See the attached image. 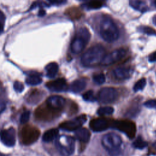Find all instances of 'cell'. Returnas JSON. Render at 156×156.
I'll return each instance as SVG.
<instances>
[{
  "mask_svg": "<svg viewBox=\"0 0 156 156\" xmlns=\"http://www.w3.org/2000/svg\"><path fill=\"white\" fill-rule=\"evenodd\" d=\"M105 55V48L99 44L93 46L87 49L81 57V63L86 67L94 66L101 63Z\"/></svg>",
  "mask_w": 156,
  "mask_h": 156,
  "instance_id": "6da1fadb",
  "label": "cell"
},
{
  "mask_svg": "<svg viewBox=\"0 0 156 156\" xmlns=\"http://www.w3.org/2000/svg\"><path fill=\"white\" fill-rule=\"evenodd\" d=\"M99 34L102 39L108 43L118 40L119 32L113 21L108 17L103 18L99 24Z\"/></svg>",
  "mask_w": 156,
  "mask_h": 156,
  "instance_id": "7a4b0ae2",
  "label": "cell"
},
{
  "mask_svg": "<svg viewBox=\"0 0 156 156\" xmlns=\"http://www.w3.org/2000/svg\"><path fill=\"white\" fill-rule=\"evenodd\" d=\"M90 33L86 27H81L77 32L71 41V49L73 54L81 52L90 39Z\"/></svg>",
  "mask_w": 156,
  "mask_h": 156,
  "instance_id": "3957f363",
  "label": "cell"
},
{
  "mask_svg": "<svg viewBox=\"0 0 156 156\" xmlns=\"http://www.w3.org/2000/svg\"><path fill=\"white\" fill-rule=\"evenodd\" d=\"M55 146L62 156H70L74 151L75 140L70 136L63 135L57 138Z\"/></svg>",
  "mask_w": 156,
  "mask_h": 156,
  "instance_id": "277c9868",
  "label": "cell"
},
{
  "mask_svg": "<svg viewBox=\"0 0 156 156\" xmlns=\"http://www.w3.org/2000/svg\"><path fill=\"white\" fill-rule=\"evenodd\" d=\"M103 147L107 150L110 154L115 155L118 152L121 144L122 139L119 135L115 133H108L104 135L101 140Z\"/></svg>",
  "mask_w": 156,
  "mask_h": 156,
  "instance_id": "5b68a950",
  "label": "cell"
},
{
  "mask_svg": "<svg viewBox=\"0 0 156 156\" xmlns=\"http://www.w3.org/2000/svg\"><path fill=\"white\" fill-rule=\"evenodd\" d=\"M98 98L102 104H111L118 99V93L112 87H105L99 91Z\"/></svg>",
  "mask_w": 156,
  "mask_h": 156,
  "instance_id": "8992f818",
  "label": "cell"
},
{
  "mask_svg": "<svg viewBox=\"0 0 156 156\" xmlns=\"http://www.w3.org/2000/svg\"><path fill=\"white\" fill-rule=\"evenodd\" d=\"M113 127L122 132L128 137L132 138L135 136L136 132L135 124L130 121L120 120L116 121L113 123Z\"/></svg>",
  "mask_w": 156,
  "mask_h": 156,
  "instance_id": "52a82bcc",
  "label": "cell"
},
{
  "mask_svg": "<svg viewBox=\"0 0 156 156\" xmlns=\"http://www.w3.org/2000/svg\"><path fill=\"white\" fill-rule=\"evenodd\" d=\"M86 121L87 116L85 115H82L73 119L62 122L60 124V127L66 131H76L80 129Z\"/></svg>",
  "mask_w": 156,
  "mask_h": 156,
  "instance_id": "ba28073f",
  "label": "cell"
},
{
  "mask_svg": "<svg viewBox=\"0 0 156 156\" xmlns=\"http://www.w3.org/2000/svg\"><path fill=\"white\" fill-rule=\"evenodd\" d=\"M126 54V51L124 49H117L109 54L105 55L101 62L104 66L112 65L121 60Z\"/></svg>",
  "mask_w": 156,
  "mask_h": 156,
  "instance_id": "9c48e42d",
  "label": "cell"
},
{
  "mask_svg": "<svg viewBox=\"0 0 156 156\" xmlns=\"http://www.w3.org/2000/svg\"><path fill=\"white\" fill-rule=\"evenodd\" d=\"M40 135V131L33 127L26 126L21 131V136L24 143L30 144L37 140Z\"/></svg>",
  "mask_w": 156,
  "mask_h": 156,
  "instance_id": "30bf717a",
  "label": "cell"
},
{
  "mask_svg": "<svg viewBox=\"0 0 156 156\" xmlns=\"http://www.w3.org/2000/svg\"><path fill=\"white\" fill-rule=\"evenodd\" d=\"M1 141L7 146L12 147L15 144V130L13 127L0 131Z\"/></svg>",
  "mask_w": 156,
  "mask_h": 156,
  "instance_id": "8fae6325",
  "label": "cell"
},
{
  "mask_svg": "<svg viewBox=\"0 0 156 156\" xmlns=\"http://www.w3.org/2000/svg\"><path fill=\"white\" fill-rule=\"evenodd\" d=\"M46 104L51 110H60L65 104V99L61 96H51L47 99Z\"/></svg>",
  "mask_w": 156,
  "mask_h": 156,
  "instance_id": "7c38bea8",
  "label": "cell"
},
{
  "mask_svg": "<svg viewBox=\"0 0 156 156\" xmlns=\"http://www.w3.org/2000/svg\"><path fill=\"white\" fill-rule=\"evenodd\" d=\"M133 72V68L129 66H120L115 69L112 72V74L116 79L126 80L132 76Z\"/></svg>",
  "mask_w": 156,
  "mask_h": 156,
  "instance_id": "4fadbf2b",
  "label": "cell"
},
{
  "mask_svg": "<svg viewBox=\"0 0 156 156\" xmlns=\"http://www.w3.org/2000/svg\"><path fill=\"white\" fill-rule=\"evenodd\" d=\"M46 86L50 90L55 92L63 91L67 89L66 82L63 78H59L56 80L48 82L46 84Z\"/></svg>",
  "mask_w": 156,
  "mask_h": 156,
  "instance_id": "5bb4252c",
  "label": "cell"
},
{
  "mask_svg": "<svg viewBox=\"0 0 156 156\" xmlns=\"http://www.w3.org/2000/svg\"><path fill=\"white\" fill-rule=\"evenodd\" d=\"M109 126L108 122L104 118H96L90 122V127L94 132H102L106 130Z\"/></svg>",
  "mask_w": 156,
  "mask_h": 156,
  "instance_id": "9a60e30c",
  "label": "cell"
},
{
  "mask_svg": "<svg viewBox=\"0 0 156 156\" xmlns=\"http://www.w3.org/2000/svg\"><path fill=\"white\" fill-rule=\"evenodd\" d=\"M90 136L91 134L90 131L86 128L80 127L75 132L76 138L81 142H88L90 138Z\"/></svg>",
  "mask_w": 156,
  "mask_h": 156,
  "instance_id": "2e32d148",
  "label": "cell"
},
{
  "mask_svg": "<svg viewBox=\"0 0 156 156\" xmlns=\"http://www.w3.org/2000/svg\"><path fill=\"white\" fill-rule=\"evenodd\" d=\"M87 85V82L84 79H79L74 80L70 86V90L73 93H79L83 91Z\"/></svg>",
  "mask_w": 156,
  "mask_h": 156,
  "instance_id": "e0dca14e",
  "label": "cell"
},
{
  "mask_svg": "<svg viewBox=\"0 0 156 156\" xmlns=\"http://www.w3.org/2000/svg\"><path fill=\"white\" fill-rule=\"evenodd\" d=\"M45 69L46 71V76L49 78H54L57 74L58 66L57 63L51 62L46 65Z\"/></svg>",
  "mask_w": 156,
  "mask_h": 156,
  "instance_id": "ac0fdd59",
  "label": "cell"
},
{
  "mask_svg": "<svg viewBox=\"0 0 156 156\" xmlns=\"http://www.w3.org/2000/svg\"><path fill=\"white\" fill-rule=\"evenodd\" d=\"M58 134V130L57 129H51L44 132L43 135L42 140L44 142L52 141L57 137Z\"/></svg>",
  "mask_w": 156,
  "mask_h": 156,
  "instance_id": "d6986e66",
  "label": "cell"
},
{
  "mask_svg": "<svg viewBox=\"0 0 156 156\" xmlns=\"http://www.w3.org/2000/svg\"><path fill=\"white\" fill-rule=\"evenodd\" d=\"M129 4L133 9L141 12H144L147 10V6L146 5V4L143 1L135 0L130 1Z\"/></svg>",
  "mask_w": 156,
  "mask_h": 156,
  "instance_id": "ffe728a7",
  "label": "cell"
},
{
  "mask_svg": "<svg viewBox=\"0 0 156 156\" xmlns=\"http://www.w3.org/2000/svg\"><path fill=\"white\" fill-rule=\"evenodd\" d=\"M42 82L41 78L37 74H32L27 77L26 82L29 85H37Z\"/></svg>",
  "mask_w": 156,
  "mask_h": 156,
  "instance_id": "44dd1931",
  "label": "cell"
},
{
  "mask_svg": "<svg viewBox=\"0 0 156 156\" xmlns=\"http://www.w3.org/2000/svg\"><path fill=\"white\" fill-rule=\"evenodd\" d=\"M114 112V109L112 107L107 106V107H100L97 113L100 116H104V115H112Z\"/></svg>",
  "mask_w": 156,
  "mask_h": 156,
  "instance_id": "7402d4cb",
  "label": "cell"
},
{
  "mask_svg": "<svg viewBox=\"0 0 156 156\" xmlns=\"http://www.w3.org/2000/svg\"><path fill=\"white\" fill-rule=\"evenodd\" d=\"M133 146L137 149H143L147 146V143L143 140L141 137L136 138L133 143Z\"/></svg>",
  "mask_w": 156,
  "mask_h": 156,
  "instance_id": "603a6c76",
  "label": "cell"
},
{
  "mask_svg": "<svg viewBox=\"0 0 156 156\" xmlns=\"http://www.w3.org/2000/svg\"><path fill=\"white\" fill-rule=\"evenodd\" d=\"M146 84V79L144 78H142L136 82V83L133 86V90L136 92L142 90L144 88Z\"/></svg>",
  "mask_w": 156,
  "mask_h": 156,
  "instance_id": "cb8c5ba5",
  "label": "cell"
},
{
  "mask_svg": "<svg viewBox=\"0 0 156 156\" xmlns=\"http://www.w3.org/2000/svg\"><path fill=\"white\" fill-rule=\"evenodd\" d=\"M93 81L94 83H96L98 85H102L103 84L105 81V77L104 74L99 73L93 76Z\"/></svg>",
  "mask_w": 156,
  "mask_h": 156,
  "instance_id": "d4e9b609",
  "label": "cell"
},
{
  "mask_svg": "<svg viewBox=\"0 0 156 156\" xmlns=\"http://www.w3.org/2000/svg\"><path fill=\"white\" fill-rule=\"evenodd\" d=\"M83 98L87 101H95V97L94 96L93 91L92 90H88L83 94Z\"/></svg>",
  "mask_w": 156,
  "mask_h": 156,
  "instance_id": "484cf974",
  "label": "cell"
},
{
  "mask_svg": "<svg viewBox=\"0 0 156 156\" xmlns=\"http://www.w3.org/2000/svg\"><path fill=\"white\" fill-rule=\"evenodd\" d=\"M30 118V112L28 110L24 111L21 115L20 117V122L21 124H24L27 122Z\"/></svg>",
  "mask_w": 156,
  "mask_h": 156,
  "instance_id": "4316f807",
  "label": "cell"
},
{
  "mask_svg": "<svg viewBox=\"0 0 156 156\" xmlns=\"http://www.w3.org/2000/svg\"><path fill=\"white\" fill-rule=\"evenodd\" d=\"M89 9H99L102 6V2L100 1H91L86 4Z\"/></svg>",
  "mask_w": 156,
  "mask_h": 156,
  "instance_id": "83f0119b",
  "label": "cell"
},
{
  "mask_svg": "<svg viewBox=\"0 0 156 156\" xmlns=\"http://www.w3.org/2000/svg\"><path fill=\"white\" fill-rule=\"evenodd\" d=\"M13 88L15 89V90L16 91V92H18V93H21L24 90V85L20 82H18V81H16L14 82V84H13Z\"/></svg>",
  "mask_w": 156,
  "mask_h": 156,
  "instance_id": "f1b7e54d",
  "label": "cell"
},
{
  "mask_svg": "<svg viewBox=\"0 0 156 156\" xmlns=\"http://www.w3.org/2000/svg\"><path fill=\"white\" fill-rule=\"evenodd\" d=\"M5 23V16L3 12L0 10V34L3 32Z\"/></svg>",
  "mask_w": 156,
  "mask_h": 156,
  "instance_id": "f546056e",
  "label": "cell"
},
{
  "mask_svg": "<svg viewBox=\"0 0 156 156\" xmlns=\"http://www.w3.org/2000/svg\"><path fill=\"white\" fill-rule=\"evenodd\" d=\"M144 105L147 108L156 109V99H151L147 101L144 103Z\"/></svg>",
  "mask_w": 156,
  "mask_h": 156,
  "instance_id": "4dcf8cb0",
  "label": "cell"
},
{
  "mask_svg": "<svg viewBox=\"0 0 156 156\" xmlns=\"http://www.w3.org/2000/svg\"><path fill=\"white\" fill-rule=\"evenodd\" d=\"M140 30H141L143 32H144L148 34H156V32L153 29L149 27L143 26L141 28H140Z\"/></svg>",
  "mask_w": 156,
  "mask_h": 156,
  "instance_id": "1f68e13d",
  "label": "cell"
},
{
  "mask_svg": "<svg viewBox=\"0 0 156 156\" xmlns=\"http://www.w3.org/2000/svg\"><path fill=\"white\" fill-rule=\"evenodd\" d=\"M149 60L151 62H156V51L154 52L149 56Z\"/></svg>",
  "mask_w": 156,
  "mask_h": 156,
  "instance_id": "d6a6232c",
  "label": "cell"
},
{
  "mask_svg": "<svg viewBox=\"0 0 156 156\" xmlns=\"http://www.w3.org/2000/svg\"><path fill=\"white\" fill-rule=\"evenodd\" d=\"M6 108V105L4 102L0 101V114L2 113Z\"/></svg>",
  "mask_w": 156,
  "mask_h": 156,
  "instance_id": "836d02e7",
  "label": "cell"
},
{
  "mask_svg": "<svg viewBox=\"0 0 156 156\" xmlns=\"http://www.w3.org/2000/svg\"><path fill=\"white\" fill-rule=\"evenodd\" d=\"M49 2L52 4H62L65 2L63 1H50Z\"/></svg>",
  "mask_w": 156,
  "mask_h": 156,
  "instance_id": "e575fe53",
  "label": "cell"
},
{
  "mask_svg": "<svg viewBox=\"0 0 156 156\" xmlns=\"http://www.w3.org/2000/svg\"><path fill=\"white\" fill-rule=\"evenodd\" d=\"M45 13H46V12H45V11L44 10H40L39 13H38V16H44L45 15Z\"/></svg>",
  "mask_w": 156,
  "mask_h": 156,
  "instance_id": "d590c367",
  "label": "cell"
},
{
  "mask_svg": "<svg viewBox=\"0 0 156 156\" xmlns=\"http://www.w3.org/2000/svg\"><path fill=\"white\" fill-rule=\"evenodd\" d=\"M152 147L154 150L156 151V141L154 142L153 144H152Z\"/></svg>",
  "mask_w": 156,
  "mask_h": 156,
  "instance_id": "8d00e7d4",
  "label": "cell"
},
{
  "mask_svg": "<svg viewBox=\"0 0 156 156\" xmlns=\"http://www.w3.org/2000/svg\"><path fill=\"white\" fill-rule=\"evenodd\" d=\"M153 23H154V24L156 26V15H155L154 17L153 18Z\"/></svg>",
  "mask_w": 156,
  "mask_h": 156,
  "instance_id": "74e56055",
  "label": "cell"
},
{
  "mask_svg": "<svg viewBox=\"0 0 156 156\" xmlns=\"http://www.w3.org/2000/svg\"><path fill=\"white\" fill-rule=\"evenodd\" d=\"M154 5H155V6H156V1H154Z\"/></svg>",
  "mask_w": 156,
  "mask_h": 156,
  "instance_id": "f35d334b",
  "label": "cell"
},
{
  "mask_svg": "<svg viewBox=\"0 0 156 156\" xmlns=\"http://www.w3.org/2000/svg\"><path fill=\"white\" fill-rule=\"evenodd\" d=\"M0 156H4V155H2V154H1V153H0Z\"/></svg>",
  "mask_w": 156,
  "mask_h": 156,
  "instance_id": "ab89813d",
  "label": "cell"
},
{
  "mask_svg": "<svg viewBox=\"0 0 156 156\" xmlns=\"http://www.w3.org/2000/svg\"><path fill=\"white\" fill-rule=\"evenodd\" d=\"M0 88H1V84H0Z\"/></svg>",
  "mask_w": 156,
  "mask_h": 156,
  "instance_id": "60d3db41",
  "label": "cell"
}]
</instances>
